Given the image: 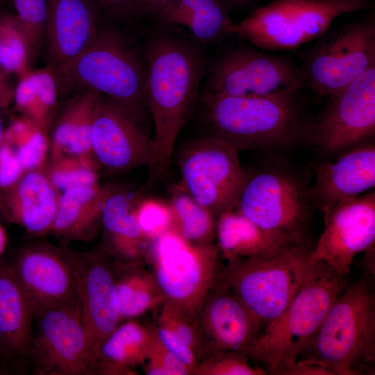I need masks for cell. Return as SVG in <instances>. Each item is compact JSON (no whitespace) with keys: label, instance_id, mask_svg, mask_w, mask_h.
Returning <instances> with one entry per match:
<instances>
[{"label":"cell","instance_id":"4fadbf2b","mask_svg":"<svg viewBox=\"0 0 375 375\" xmlns=\"http://www.w3.org/2000/svg\"><path fill=\"white\" fill-rule=\"evenodd\" d=\"M322 117L302 136L326 153L355 147L375 132V65L328 97Z\"/></svg>","mask_w":375,"mask_h":375},{"label":"cell","instance_id":"1f68e13d","mask_svg":"<svg viewBox=\"0 0 375 375\" xmlns=\"http://www.w3.org/2000/svg\"><path fill=\"white\" fill-rule=\"evenodd\" d=\"M17 11L15 19L23 38L27 61L33 64L39 56L45 36L47 0H13Z\"/></svg>","mask_w":375,"mask_h":375},{"label":"cell","instance_id":"7bdbcfd3","mask_svg":"<svg viewBox=\"0 0 375 375\" xmlns=\"http://www.w3.org/2000/svg\"><path fill=\"white\" fill-rule=\"evenodd\" d=\"M288 375H333L324 365L310 358L298 360Z\"/></svg>","mask_w":375,"mask_h":375},{"label":"cell","instance_id":"e575fe53","mask_svg":"<svg viewBox=\"0 0 375 375\" xmlns=\"http://www.w3.org/2000/svg\"><path fill=\"white\" fill-rule=\"evenodd\" d=\"M157 324L185 342L196 353L199 362L202 354V339L197 319H191L164 302L160 306Z\"/></svg>","mask_w":375,"mask_h":375},{"label":"cell","instance_id":"603a6c76","mask_svg":"<svg viewBox=\"0 0 375 375\" xmlns=\"http://www.w3.org/2000/svg\"><path fill=\"white\" fill-rule=\"evenodd\" d=\"M33 315L11 265H0V354L10 360L29 358Z\"/></svg>","mask_w":375,"mask_h":375},{"label":"cell","instance_id":"2e32d148","mask_svg":"<svg viewBox=\"0 0 375 375\" xmlns=\"http://www.w3.org/2000/svg\"><path fill=\"white\" fill-rule=\"evenodd\" d=\"M321 210L324 228L312 249L313 256L335 273L348 276L356 256L374 251V191Z\"/></svg>","mask_w":375,"mask_h":375},{"label":"cell","instance_id":"9c48e42d","mask_svg":"<svg viewBox=\"0 0 375 375\" xmlns=\"http://www.w3.org/2000/svg\"><path fill=\"white\" fill-rule=\"evenodd\" d=\"M375 65L374 16L326 33L300 67L304 87L329 97Z\"/></svg>","mask_w":375,"mask_h":375},{"label":"cell","instance_id":"d6986e66","mask_svg":"<svg viewBox=\"0 0 375 375\" xmlns=\"http://www.w3.org/2000/svg\"><path fill=\"white\" fill-rule=\"evenodd\" d=\"M202 339L199 361L219 351H244L262 327L218 274L197 317Z\"/></svg>","mask_w":375,"mask_h":375},{"label":"cell","instance_id":"f546056e","mask_svg":"<svg viewBox=\"0 0 375 375\" xmlns=\"http://www.w3.org/2000/svg\"><path fill=\"white\" fill-rule=\"evenodd\" d=\"M101 94L87 89L71 99L53 131V143L58 149L74 156L91 151L93 115Z\"/></svg>","mask_w":375,"mask_h":375},{"label":"cell","instance_id":"bcb514c9","mask_svg":"<svg viewBox=\"0 0 375 375\" xmlns=\"http://www.w3.org/2000/svg\"><path fill=\"white\" fill-rule=\"evenodd\" d=\"M7 243V235L4 228L0 226V256L3 253Z\"/></svg>","mask_w":375,"mask_h":375},{"label":"cell","instance_id":"ac0fdd59","mask_svg":"<svg viewBox=\"0 0 375 375\" xmlns=\"http://www.w3.org/2000/svg\"><path fill=\"white\" fill-rule=\"evenodd\" d=\"M76 289L83 322L96 353L121 323L115 262L102 251L74 253Z\"/></svg>","mask_w":375,"mask_h":375},{"label":"cell","instance_id":"30bf717a","mask_svg":"<svg viewBox=\"0 0 375 375\" xmlns=\"http://www.w3.org/2000/svg\"><path fill=\"white\" fill-rule=\"evenodd\" d=\"M238 150L208 135L188 144L178 166L185 190L213 216L233 208L247 180Z\"/></svg>","mask_w":375,"mask_h":375},{"label":"cell","instance_id":"9a60e30c","mask_svg":"<svg viewBox=\"0 0 375 375\" xmlns=\"http://www.w3.org/2000/svg\"><path fill=\"white\" fill-rule=\"evenodd\" d=\"M140 117L101 94L95 106L91 151L108 172L122 173L140 166L154 167L156 148Z\"/></svg>","mask_w":375,"mask_h":375},{"label":"cell","instance_id":"d6a6232c","mask_svg":"<svg viewBox=\"0 0 375 375\" xmlns=\"http://www.w3.org/2000/svg\"><path fill=\"white\" fill-rule=\"evenodd\" d=\"M244 351H219L198 362L192 375H265L266 369L249 363Z\"/></svg>","mask_w":375,"mask_h":375},{"label":"cell","instance_id":"8fae6325","mask_svg":"<svg viewBox=\"0 0 375 375\" xmlns=\"http://www.w3.org/2000/svg\"><path fill=\"white\" fill-rule=\"evenodd\" d=\"M241 214L283 248L306 244L307 211L297 181L277 172L247 178L237 201Z\"/></svg>","mask_w":375,"mask_h":375},{"label":"cell","instance_id":"ab89813d","mask_svg":"<svg viewBox=\"0 0 375 375\" xmlns=\"http://www.w3.org/2000/svg\"><path fill=\"white\" fill-rule=\"evenodd\" d=\"M24 172L14 149L2 142L0 144V205L3 194L16 184Z\"/></svg>","mask_w":375,"mask_h":375},{"label":"cell","instance_id":"d4e9b609","mask_svg":"<svg viewBox=\"0 0 375 375\" xmlns=\"http://www.w3.org/2000/svg\"><path fill=\"white\" fill-rule=\"evenodd\" d=\"M220 0H171L157 19L169 28L183 29L195 40L209 43L226 36L233 22Z\"/></svg>","mask_w":375,"mask_h":375},{"label":"cell","instance_id":"60d3db41","mask_svg":"<svg viewBox=\"0 0 375 375\" xmlns=\"http://www.w3.org/2000/svg\"><path fill=\"white\" fill-rule=\"evenodd\" d=\"M155 330L164 346L191 370L192 375L193 369L199 362L196 353L185 342L167 328L156 324Z\"/></svg>","mask_w":375,"mask_h":375},{"label":"cell","instance_id":"5b68a950","mask_svg":"<svg viewBox=\"0 0 375 375\" xmlns=\"http://www.w3.org/2000/svg\"><path fill=\"white\" fill-rule=\"evenodd\" d=\"M326 267L314 257L312 249L301 245L269 256L226 261L219 274L263 328Z\"/></svg>","mask_w":375,"mask_h":375},{"label":"cell","instance_id":"3957f363","mask_svg":"<svg viewBox=\"0 0 375 375\" xmlns=\"http://www.w3.org/2000/svg\"><path fill=\"white\" fill-rule=\"evenodd\" d=\"M374 275L348 283L328 310L306 352L333 375L374 374Z\"/></svg>","mask_w":375,"mask_h":375},{"label":"cell","instance_id":"7a4b0ae2","mask_svg":"<svg viewBox=\"0 0 375 375\" xmlns=\"http://www.w3.org/2000/svg\"><path fill=\"white\" fill-rule=\"evenodd\" d=\"M61 95L93 90L143 119L145 70L126 38L101 21L90 43L69 61L50 69Z\"/></svg>","mask_w":375,"mask_h":375},{"label":"cell","instance_id":"ba28073f","mask_svg":"<svg viewBox=\"0 0 375 375\" xmlns=\"http://www.w3.org/2000/svg\"><path fill=\"white\" fill-rule=\"evenodd\" d=\"M151 243V270L164 295V302L197 319L219 269L217 245L192 244L174 230Z\"/></svg>","mask_w":375,"mask_h":375},{"label":"cell","instance_id":"ee69618b","mask_svg":"<svg viewBox=\"0 0 375 375\" xmlns=\"http://www.w3.org/2000/svg\"><path fill=\"white\" fill-rule=\"evenodd\" d=\"M171 0H133L135 15L158 17Z\"/></svg>","mask_w":375,"mask_h":375},{"label":"cell","instance_id":"ffe728a7","mask_svg":"<svg viewBox=\"0 0 375 375\" xmlns=\"http://www.w3.org/2000/svg\"><path fill=\"white\" fill-rule=\"evenodd\" d=\"M45 36L49 68L78 55L94 38L101 20L92 0H47Z\"/></svg>","mask_w":375,"mask_h":375},{"label":"cell","instance_id":"5bb4252c","mask_svg":"<svg viewBox=\"0 0 375 375\" xmlns=\"http://www.w3.org/2000/svg\"><path fill=\"white\" fill-rule=\"evenodd\" d=\"M303 87L301 69L291 60L255 47H243L228 51L216 62L208 79L206 92L263 96Z\"/></svg>","mask_w":375,"mask_h":375},{"label":"cell","instance_id":"44dd1931","mask_svg":"<svg viewBox=\"0 0 375 375\" xmlns=\"http://www.w3.org/2000/svg\"><path fill=\"white\" fill-rule=\"evenodd\" d=\"M358 147L334 162L315 167L316 179L311 194L320 208L360 195L374 187V145L365 144Z\"/></svg>","mask_w":375,"mask_h":375},{"label":"cell","instance_id":"f6af8a7d","mask_svg":"<svg viewBox=\"0 0 375 375\" xmlns=\"http://www.w3.org/2000/svg\"><path fill=\"white\" fill-rule=\"evenodd\" d=\"M13 97V90L8 83L0 69V109L8 107Z\"/></svg>","mask_w":375,"mask_h":375},{"label":"cell","instance_id":"836d02e7","mask_svg":"<svg viewBox=\"0 0 375 375\" xmlns=\"http://www.w3.org/2000/svg\"><path fill=\"white\" fill-rule=\"evenodd\" d=\"M139 227L150 242L173 230V216L169 204L156 199H146L133 210Z\"/></svg>","mask_w":375,"mask_h":375},{"label":"cell","instance_id":"7c38bea8","mask_svg":"<svg viewBox=\"0 0 375 375\" xmlns=\"http://www.w3.org/2000/svg\"><path fill=\"white\" fill-rule=\"evenodd\" d=\"M35 318L38 326L29 358L37 374H96L97 355L78 301L44 310Z\"/></svg>","mask_w":375,"mask_h":375},{"label":"cell","instance_id":"b9f144b4","mask_svg":"<svg viewBox=\"0 0 375 375\" xmlns=\"http://www.w3.org/2000/svg\"><path fill=\"white\" fill-rule=\"evenodd\" d=\"M98 9L104 10L116 19H127L135 16L133 0H92Z\"/></svg>","mask_w":375,"mask_h":375},{"label":"cell","instance_id":"f35d334b","mask_svg":"<svg viewBox=\"0 0 375 375\" xmlns=\"http://www.w3.org/2000/svg\"><path fill=\"white\" fill-rule=\"evenodd\" d=\"M19 162L24 171H32L44 159L47 151L45 137L39 132L24 139H19L12 144Z\"/></svg>","mask_w":375,"mask_h":375},{"label":"cell","instance_id":"8d00e7d4","mask_svg":"<svg viewBox=\"0 0 375 375\" xmlns=\"http://www.w3.org/2000/svg\"><path fill=\"white\" fill-rule=\"evenodd\" d=\"M27 60L23 38L15 20L0 24V67L7 71L18 69Z\"/></svg>","mask_w":375,"mask_h":375},{"label":"cell","instance_id":"8992f818","mask_svg":"<svg viewBox=\"0 0 375 375\" xmlns=\"http://www.w3.org/2000/svg\"><path fill=\"white\" fill-rule=\"evenodd\" d=\"M328 267L311 279L245 351L273 375H288L310 348L331 306L348 284Z\"/></svg>","mask_w":375,"mask_h":375},{"label":"cell","instance_id":"83f0119b","mask_svg":"<svg viewBox=\"0 0 375 375\" xmlns=\"http://www.w3.org/2000/svg\"><path fill=\"white\" fill-rule=\"evenodd\" d=\"M219 254L226 260L269 256L283 247L240 212L225 210L216 224Z\"/></svg>","mask_w":375,"mask_h":375},{"label":"cell","instance_id":"cb8c5ba5","mask_svg":"<svg viewBox=\"0 0 375 375\" xmlns=\"http://www.w3.org/2000/svg\"><path fill=\"white\" fill-rule=\"evenodd\" d=\"M153 326L134 319L120 323L101 343L96 374L132 375L147 360Z\"/></svg>","mask_w":375,"mask_h":375},{"label":"cell","instance_id":"277c9868","mask_svg":"<svg viewBox=\"0 0 375 375\" xmlns=\"http://www.w3.org/2000/svg\"><path fill=\"white\" fill-rule=\"evenodd\" d=\"M263 96H224L206 92L203 119L210 136L238 151L270 147L302 136L298 92Z\"/></svg>","mask_w":375,"mask_h":375},{"label":"cell","instance_id":"7402d4cb","mask_svg":"<svg viewBox=\"0 0 375 375\" xmlns=\"http://www.w3.org/2000/svg\"><path fill=\"white\" fill-rule=\"evenodd\" d=\"M1 205L9 219L30 233L42 235L51 230L58 199L49 178L32 170L3 194Z\"/></svg>","mask_w":375,"mask_h":375},{"label":"cell","instance_id":"7dc6e473","mask_svg":"<svg viewBox=\"0 0 375 375\" xmlns=\"http://www.w3.org/2000/svg\"><path fill=\"white\" fill-rule=\"evenodd\" d=\"M226 6H242L251 2L252 0H220Z\"/></svg>","mask_w":375,"mask_h":375},{"label":"cell","instance_id":"d590c367","mask_svg":"<svg viewBox=\"0 0 375 375\" xmlns=\"http://www.w3.org/2000/svg\"><path fill=\"white\" fill-rule=\"evenodd\" d=\"M142 365L144 374L147 375H191V370L159 340L155 326L147 360Z\"/></svg>","mask_w":375,"mask_h":375},{"label":"cell","instance_id":"74e56055","mask_svg":"<svg viewBox=\"0 0 375 375\" xmlns=\"http://www.w3.org/2000/svg\"><path fill=\"white\" fill-rule=\"evenodd\" d=\"M94 171L79 162L62 163L55 167L49 178L53 187L64 192L72 188L94 185L97 183Z\"/></svg>","mask_w":375,"mask_h":375},{"label":"cell","instance_id":"4dcf8cb0","mask_svg":"<svg viewBox=\"0 0 375 375\" xmlns=\"http://www.w3.org/2000/svg\"><path fill=\"white\" fill-rule=\"evenodd\" d=\"M173 230L192 244L212 242L215 232L214 216L185 190L176 192L169 203Z\"/></svg>","mask_w":375,"mask_h":375},{"label":"cell","instance_id":"52a82bcc","mask_svg":"<svg viewBox=\"0 0 375 375\" xmlns=\"http://www.w3.org/2000/svg\"><path fill=\"white\" fill-rule=\"evenodd\" d=\"M371 6L367 0H273L232 22L225 35L266 51L294 50L324 35L336 18Z\"/></svg>","mask_w":375,"mask_h":375},{"label":"cell","instance_id":"f1b7e54d","mask_svg":"<svg viewBox=\"0 0 375 375\" xmlns=\"http://www.w3.org/2000/svg\"><path fill=\"white\" fill-rule=\"evenodd\" d=\"M106 197L96 185L62 192L51 231L64 239H87L101 218Z\"/></svg>","mask_w":375,"mask_h":375},{"label":"cell","instance_id":"c3c4849f","mask_svg":"<svg viewBox=\"0 0 375 375\" xmlns=\"http://www.w3.org/2000/svg\"><path fill=\"white\" fill-rule=\"evenodd\" d=\"M4 133L5 132L3 131V123H2L1 119L0 118V144L3 140Z\"/></svg>","mask_w":375,"mask_h":375},{"label":"cell","instance_id":"4316f807","mask_svg":"<svg viewBox=\"0 0 375 375\" xmlns=\"http://www.w3.org/2000/svg\"><path fill=\"white\" fill-rule=\"evenodd\" d=\"M101 221L111 252L119 261L142 259L150 242L142 234L128 199L122 193L106 195Z\"/></svg>","mask_w":375,"mask_h":375},{"label":"cell","instance_id":"681fc988","mask_svg":"<svg viewBox=\"0 0 375 375\" xmlns=\"http://www.w3.org/2000/svg\"><path fill=\"white\" fill-rule=\"evenodd\" d=\"M367 1H372V0H367Z\"/></svg>","mask_w":375,"mask_h":375},{"label":"cell","instance_id":"484cf974","mask_svg":"<svg viewBox=\"0 0 375 375\" xmlns=\"http://www.w3.org/2000/svg\"><path fill=\"white\" fill-rule=\"evenodd\" d=\"M115 285L121 322L160 308L164 295L151 269L142 259L115 261Z\"/></svg>","mask_w":375,"mask_h":375},{"label":"cell","instance_id":"6da1fadb","mask_svg":"<svg viewBox=\"0 0 375 375\" xmlns=\"http://www.w3.org/2000/svg\"><path fill=\"white\" fill-rule=\"evenodd\" d=\"M145 97L154 124L156 164L166 168L178 135L196 103L203 59L192 44L169 34L152 37L147 47Z\"/></svg>","mask_w":375,"mask_h":375},{"label":"cell","instance_id":"e0dca14e","mask_svg":"<svg viewBox=\"0 0 375 375\" xmlns=\"http://www.w3.org/2000/svg\"><path fill=\"white\" fill-rule=\"evenodd\" d=\"M11 267L34 318L44 310L78 301L74 252L31 245L19 251Z\"/></svg>","mask_w":375,"mask_h":375}]
</instances>
